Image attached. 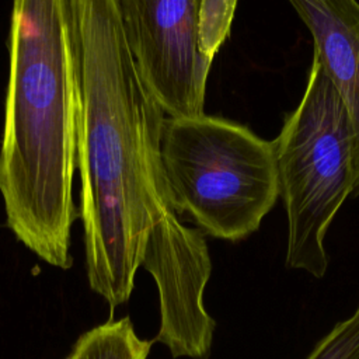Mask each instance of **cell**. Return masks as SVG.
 <instances>
[{"label": "cell", "instance_id": "obj_1", "mask_svg": "<svg viewBox=\"0 0 359 359\" xmlns=\"http://www.w3.org/2000/svg\"><path fill=\"white\" fill-rule=\"evenodd\" d=\"M77 72L76 165L90 287L126 303L147 236L168 210L164 112L144 86L118 0H70Z\"/></svg>", "mask_w": 359, "mask_h": 359}, {"label": "cell", "instance_id": "obj_2", "mask_svg": "<svg viewBox=\"0 0 359 359\" xmlns=\"http://www.w3.org/2000/svg\"><path fill=\"white\" fill-rule=\"evenodd\" d=\"M0 147L7 226L52 266L72 265L77 72L70 0H13Z\"/></svg>", "mask_w": 359, "mask_h": 359}, {"label": "cell", "instance_id": "obj_3", "mask_svg": "<svg viewBox=\"0 0 359 359\" xmlns=\"http://www.w3.org/2000/svg\"><path fill=\"white\" fill-rule=\"evenodd\" d=\"M160 161L171 210L215 238L248 237L279 196L273 140L233 121L165 118Z\"/></svg>", "mask_w": 359, "mask_h": 359}, {"label": "cell", "instance_id": "obj_4", "mask_svg": "<svg viewBox=\"0 0 359 359\" xmlns=\"http://www.w3.org/2000/svg\"><path fill=\"white\" fill-rule=\"evenodd\" d=\"M273 143L287 216L286 266L323 278L327 230L355 191L356 137L337 88L314 55L306 91Z\"/></svg>", "mask_w": 359, "mask_h": 359}, {"label": "cell", "instance_id": "obj_5", "mask_svg": "<svg viewBox=\"0 0 359 359\" xmlns=\"http://www.w3.org/2000/svg\"><path fill=\"white\" fill-rule=\"evenodd\" d=\"M139 74L167 118L203 112L213 60L199 46V0H118Z\"/></svg>", "mask_w": 359, "mask_h": 359}, {"label": "cell", "instance_id": "obj_6", "mask_svg": "<svg viewBox=\"0 0 359 359\" xmlns=\"http://www.w3.org/2000/svg\"><path fill=\"white\" fill-rule=\"evenodd\" d=\"M142 266L158 289L160 328L154 341L174 358L208 359L215 320L203 306L212 262L201 230L182 224L168 210L150 229Z\"/></svg>", "mask_w": 359, "mask_h": 359}, {"label": "cell", "instance_id": "obj_7", "mask_svg": "<svg viewBox=\"0 0 359 359\" xmlns=\"http://www.w3.org/2000/svg\"><path fill=\"white\" fill-rule=\"evenodd\" d=\"M311 34L314 56L337 88L351 118L355 144V191L359 195V3L287 0Z\"/></svg>", "mask_w": 359, "mask_h": 359}, {"label": "cell", "instance_id": "obj_8", "mask_svg": "<svg viewBox=\"0 0 359 359\" xmlns=\"http://www.w3.org/2000/svg\"><path fill=\"white\" fill-rule=\"evenodd\" d=\"M153 341L140 339L129 317L84 332L66 359H147Z\"/></svg>", "mask_w": 359, "mask_h": 359}, {"label": "cell", "instance_id": "obj_9", "mask_svg": "<svg viewBox=\"0 0 359 359\" xmlns=\"http://www.w3.org/2000/svg\"><path fill=\"white\" fill-rule=\"evenodd\" d=\"M237 0H199V46L213 60L229 38Z\"/></svg>", "mask_w": 359, "mask_h": 359}, {"label": "cell", "instance_id": "obj_10", "mask_svg": "<svg viewBox=\"0 0 359 359\" xmlns=\"http://www.w3.org/2000/svg\"><path fill=\"white\" fill-rule=\"evenodd\" d=\"M306 359H359V304L313 348Z\"/></svg>", "mask_w": 359, "mask_h": 359}]
</instances>
